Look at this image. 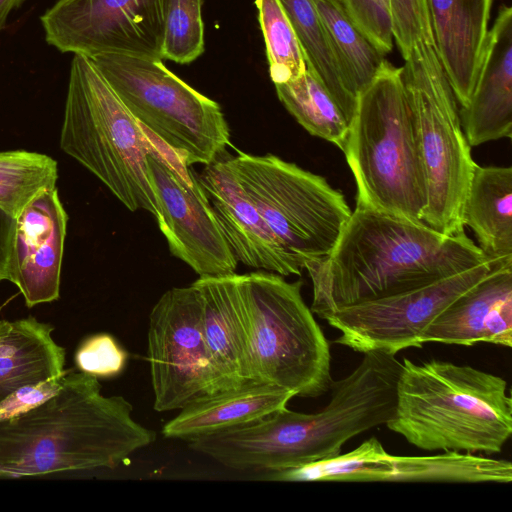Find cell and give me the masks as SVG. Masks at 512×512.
Wrapping results in <instances>:
<instances>
[{"label": "cell", "instance_id": "13", "mask_svg": "<svg viewBox=\"0 0 512 512\" xmlns=\"http://www.w3.org/2000/svg\"><path fill=\"white\" fill-rule=\"evenodd\" d=\"M496 265L486 260L416 289L337 307L324 320L340 332L335 343L356 352L396 355L406 348L422 347L420 337L435 318Z\"/></svg>", "mask_w": 512, "mask_h": 512}, {"label": "cell", "instance_id": "3", "mask_svg": "<svg viewBox=\"0 0 512 512\" xmlns=\"http://www.w3.org/2000/svg\"><path fill=\"white\" fill-rule=\"evenodd\" d=\"M122 396H104L98 378L68 370L60 388L0 420V475L113 469L155 440Z\"/></svg>", "mask_w": 512, "mask_h": 512}, {"label": "cell", "instance_id": "23", "mask_svg": "<svg viewBox=\"0 0 512 512\" xmlns=\"http://www.w3.org/2000/svg\"><path fill=\"white\" fill-rule=\"evenodd\" d=\"M463 226L495 264L512 263V168L476 164L461 211Z\"/></svg>", "mask_w": 512, "mask_h": 512}, {"label": "cell", "instance_id": "34", "mask_svg": "<svg viewBox=\"0 0 512 512\" xmlns=\"http://www.w3.org/2000/svg\"><path fill=\"white\" fill-rule=\"evenodd\" d=\"M16 218L0 207V281L8 280Z\"/></svg>", "mask_w": 512, "mask_h": 512}, {"label": "cell", "instance_id": "31", "mask_svg": "<svg viewBox=\"0 0 512 512\" xmlns=\"http://www.w3.org/2000/svg\"><path fill=\"white\" fill-rule=\"evenodd\" d=\"M347 14L385 57L393 49L390 0H339Z\"/></svg>", "mask_w": 512, "mask_h": 512}, {"label": "cell", "instance_id": "19", "mask_svg": "<svg viewBox=\"0 0 512 512\" xmlns=\"http://www.w3.org/2000/svg\"><path fill=\"white\" fill-rule=\"evenodd\" d=\"M459 116L470 147L512 136V8L501 5L489 28L476 84Z\"/></svg>", "mask_w": 512, "mask_h": 512}, {"label": "cell", "instance_id": "6", "mask_svg": "<svg viewBox=\"0 0 512 512\" xmlns=\"http://www.w3.org/2000/svg\"><path fill=\"white\" fill-rule=\"evenodd\" d=\"M60 147L128 210L142 209L159 219L147 168L149 137L93 61L82 54H74L70 65Z\"/></svg>", "mask_w": 512, "mask_h": 512}, {"label": "cell", "instance_id": "15", "mask_svg": "<svg viewBox=\"0 0 512 512\" xmlns=\"http://www.w3.org/2000/svg\"><path fill=\"white\" fill-rule=\"evenodd\" d=\"M165 0H57L40 17L62 53L162 59Z\"/></svg>", "mask_w": 512, "mask_h": 512}, {"label": "cell", "instance_id": "25", "mask_svg": "<svg viewBox=\"0 0 512 512\" xmlns=\"http://www.w3.org/2000/svg\"><path fill=\"white\" fill-rule=\"evenodd\" d=\"M301 46L307 68L322 82L348 124L358 97L349 86L312 0H279Z\"/></svg>", "mask_w": 512, "mask_h": 512}, {"label": "cell", "instance_id": "7", "mask_svg": "<svg viewBox=\"0 0 512 512\" xmlns=\"http://www.w3.org/2000/svg\"><path fill=\"white\" fill-rule=\"evenodd\" d=\"M253 381L276 385L294 396L327 392L330 345L305 303L302 281L258 270L240 275Z\"/></svg>", "mask_w": 512, "mask_h": 512}, {"label": "cell", "instance_id": "18", "mask_svg": "<svg viewBox=\"0 0 512 512\" xmlns=\"http://www.w3.org/2000/svg\"><path fill=\"white\" fill-rule=\"evenodd\" d=\"M421 344L512 346V263L497 264L426 328Z\"/></svg>", "mask_w": 512, "mask_h": 512}, {"label": "cell", "instance_id": "35", "mask_svg": "<svg viewBox=\"0 0 512 512\" xmlns=\"http://www.w3.org/2000/svg\"><path fill=\"white\" fill-rule=\"evenodd\" d=\"M24 1L25 0H0V31L6 28L10 13L20 8Z\"/></svg>", "mask_w": 512, "mask_h": 512}, {"label": "cell", "instance_id": "21", "mask_svg": "<svg viewBox=\"0 0 512 512\" xmlns=\"http://www.w3.org/2000/svg\"><path fill=\"white\" fill-rule=\"evenodd\" d=\"M193 284L201 296L206 343L228 389L253 381L240 275L203 276Z\"/></svg>", "mask_w": 512, "mask_h": 512}, {"label": "cell", "instance_id": "9", "mask_svg": "<svg viewBox=\"0 0 512 512\" xmlns=\"http://www.w3.org/2000/svg\"><path fill=\"white\" fill-rule=\"evenodd\" d=\"M88 57V56H87ZM139 124L187 166L221 159L230 129L220 105L164 64L125 54L89 57Z\"/></svg>", "mask_w": 512, "mask_h": 512}, {"label": "cell", "instance_id": "8", "mask_svg": "<svg viewBox=\"0 0 512 512\" xmlns=\"http://www.w3.org/2000/svg\"><path fill=\"white\" fill-rule=\"evenodd\" d=\"M402 57V79L426 186L421 221L445 235L464 233L462 205L476 162L456 97L437 49L421 45Z\"/></svg>", "mask_w": 512, "mask_h": 512}, {"label": "cell", "instance_id": "22", "mask_svg": "<svg viewBox=\"0 0 512 512\" xmlns=\"http://www.w3.org/2000/svg\"><path fill=\"white\" fill-rule=\"evenodd\" d=\"M293 397L291 392L276 385L250 381L184 406L163 426L162 434L189 442L286 408Z\"/></svg>", "mask_w": 512, "mask_h": 512}, {"label": "cell", "instance_id": "14", "mask_svg": "<svg viewBox=\"0 0 512 512\" xmlns=\"http://www.w3.org/2000/svg\"><path fill=\"white\" fill-rule=\"evenodd\" d=\"M289 482L496 483L512 481V463L473 453L444 451L432 456L388 453L376 437L336 457L266 473Z\"/></svg>", "mask_w": 512, "mask_h": 512}, {"label": "cell", "instance_id": "20", "mask_svg": "<svg viewBox=\"0 0 512 512\" xmlns=\"http://www.w3.org/2000/svg\"><path fill=\"white\" fill-rule=\"evenodd\" d=\"M433 36L460 107L468 104L482 61L493 0H425Z\"/></svg>", "mask_w": 512, "mask_h": 512}, {"label": "cell", "instance_id": "10", "mask_svg": "<svg viewBox=\"0 0 512 512\" xmlns=\"http://www.w3.org/2000/svg\"><path fill=\"white\" fill-rule=\"evenodd\" d=\"M225 162L303 269L330 254L352 213L343 193L323 176L273 154L240 152Z\"/></svg>", "mask_w": 512, "mask_h": 512}, {"label": "cell", "instance_id": "4", "mask_svg": "<svg viewBox=\"0 0 512 512\" xmlns=\"http://www.w3.org/2000/svg\"><path fill=\"white\" fill-rule=\"evenodd\" d=\"M387 427L426 451L498 454L512 434L507 382L469 365L404 358Z\"/></svg>", "mask_w": 512, "mask_h": 512}, {"label": "cell", "instance_id": "32", "mask_svg": "<svg viewBox=\"0 0 512 512\" xmlns=\"http://www.w3.org/2000/svg\"><path fill=\"white\" fill-rule=\"evenodd\" d=\"M127 352L107 333L92 335L79 346L75 362L77 368L97 378H107L122 372Z\"/></svg>", "mask_w": 512, "mask_h": 512}, {"label": "cell", "instance_id": "28", "mask_svg": "<svg viewBox=\"0 0 512 512\" xmlns=\"http://www.w3.org/2000/svg\"><path fill=\"white\" fill-rule=\"evenodd\" d=\"M57 162L26 150L0 151V207L17 217L40 193L56 188Z\"/></svg>", "mask_w": 512, "mask_h": 512}, {"label": "cell", "instance_id": "1", "mask_svg": "<svg viewBox=\"0 0 512 512\" xmlns=\"http://www.w3.org/2000/svg\"><path fill=\"white\" fill-rule=\"evenodd\" d=\"M488 259L466 233L442 234L423 222L356 206L326 257L305 264L313 314L416 289Z\"/></svg>", "mask_w": 512, "mask_h": 512}, {"label": "cell", "instance_id": "5", "mask_svg": "<svg viewBox=\"0 0 512 512\" xmlns=\"http://www.w3.org/2000/svg\"><path fill=\"white\" fill-rule=\"evenodd\" d=\"M342 151L356 206L422 222L426 186L402 67L385 59L360 93Z\"/></svg>", "mask_w": 512, "mask_h": 512}, {"label": "cell", "instance_id": "30", "mask_svg": "<svg viewBox=\"0 0 512 512\" xmlns=\"http://www.w3.org/2000/svg\"><path fill=\"white\" fill-rule=\"evenodd\" d=\"M203 0H165L162 57L180 64L204 52Z\"/></svg>", "mask_w": 512, "mask_h": 512}, {"label": "cell", "instance_id": "12", "mask_svg": "<svg viewBox=\"0 0 512 512\" xmlns=\"http://www.w3.org/2000/svg\"><path fill=\"white\" fill-rule=\"evenodd\" d=\"M143 130L150 141L147 168L160 209L157 224L170 253L199 277L236 273L238 261L198 176L171 149Z\"/></svg>", "mask_w": 512, "mask_h": 512}, {"label": "cell", "instance_id": "29", "mask_svg": "<svg viewBox=\"0 0 512 512\" xmlns=\"http://www.w3.org/2000/svg\"><path fill=\"white\" fill-rule=\"evenodd\" d=\"M274 84L301 76L307 69L295 31L279 0H255Z\"/></svg>", "mask_w": 512, "mask_h": 512}, {"label": "cell", "instance_id": "16", "mask_svg": "<svg viewBox=\"0 0 512 512\" xmlns=\"http://www.w3.org/2000/svg\"><path fill=\"white\" fill-rule=\"evenodd\" d=\"M67 221L57 188L40 193L16 217L8 280L27 307L59 298Z\"/></svg>", "mask_w": 512, "mask_h": 512}, {"label": "cell", "instance_id": "24", "mask_svg": "<svg viewBox=\"0 0 512 512\" xmlns=\"http://www.w3.org/2000/svg\"><path fill=\"white\" fill-rule=\"evenodd\" d=\"M34 317L0 321V403L17 390L62 375L65 349Z\"/></svg>", "mask_w": 512, "mask_h": 512}, {"label": "cell", "instance_id": "11", "mask_svg": "<svg viewBox=\"0 0 512 512\" xmlns=\"http://www.w3.org/2000/svg\"><path fill=\"white\" fill-rule=\"evenodd\" d=\"M148 361L158 412L182 409L228 389L206 343L200 292L192 283L167 290L149 315Z\"/></svg>", "mask_w": 512, "mask_h": 512}, {"label": "cell", "instance_id": "17", "mask_svg": "<svg viewBox=\"0 0 512 512\" xmlns=\"http://www.w3.org/2000/svg\"><path fill=\"white\" fill-rule=\"evenodd\" d=\"M198 178L238 262L281 276L301 274L303 267L280 243L225 159L205 166Z\"/></svg>", "mask_w": 512, "mask_h": 512}, {"label": "cell", "instance_id": "26", "mask_svg": "<svg viewBox=\"0 0 512 512\" xmlns=\"http://www.w3.org/2000/svg\"><path fill=\"white\" fill-rule=\"evenodd\" d=\"M341 70L357 97L386 59L360 32L339 0H312Z\"/></svg>", "mask_w": 512, "mask_h": 512}, {"label": "cell", "instance_id": "33", "mask_svg": "<svg viewBox=\"0 0 512 512\" xmlns=\"http://www.w3.org/2000/svg\"><path fill=\"white\" fill-rule=\"evenodd\" d=\"M66 370L62 375L53 377L35 385L23 387L12 393L0 403V420L18 415L56 393L62 385Z\"/></svg>", "mask_w": 512, "mask_h": 512}, {"label": "cell", "instance_id": "27", "mask_svg": "<svg viewBox=\"0 0 512 512\" xmlns=\"http://www.w3.org/2000/svg\"><path fill=\"white\" fill-rule=\"evenodd\" d=\"M274 86L280 102L309 134L343 149L349 124L333 97L308 68L301 76Z\"/></svg>", "mask_w": 512, "mask_h": 512}, {"label": "cell", "instance_id": "2", "mask_svg": "<svg viewBox=\"0 0 512 512\" xmlns=\"http://www.w3.org/2000/svg\"><path fill=\"white\" fill-rule=\"evenodd\" d=\"M400 369L395 354L363 353L348 376L332 382L321 411L283 408L204 436L201 452L229 469L264 474L336 457L350 438L391 419Z\"/></svg>", "mask_w": 512, "mask_h": 512}]
</instances>
